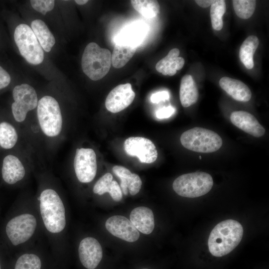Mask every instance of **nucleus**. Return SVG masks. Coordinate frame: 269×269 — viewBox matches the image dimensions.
<instances>
[{
	"instance_id": "7",
	"label": "nucleus",
	"mask_w": 269,
	"mask_h": 269,
	"mask_svg": "<svg viewBox=\"0 0 269 269\" xmlns=\"http://www.w3.org/2000/svg\"><path fill=\"white\" fill-rule=\"evenodd\" d=\"M14 39L21 55L27 62L33 65H38L43 62V49L28 25L22 23L16 26Z\"/></svg>"
},
{
	"instance_id": "4",
	"label": "nucleus",
	"mask_w": 269,
	"mask_h": 269,
	"mask_svg": "<svg viewBox=\"0 0 269 269\" xmlns=\"http://www.w3.org/2000/svg\"><path fill=\"white\" fill-rule=\"evenodd\" d=\"M37 116L44 134L49 137L59 134L62 129V116L59 105L54 98L45 96L38 101Z\"/></svg>"
},
{
	"instance_id": "39",
	"label": "nucleus",
	"mask_w": 269,
	"mask_h": 269,
	"mask_svg": "<svg viewBox=\"0 0 269 269\" xmlns=\"http://www.w3.org/2000/svg\"><path fill=\"white\" fill-rule=\"evenodd\" d=\"M88 1V0H75V2L77 4H79V5H83V4H86Z\"/></svg>"
},
{
	"instance_id": "14",
	"label": "nucleus",
	"mask_w": 269,
	"mask_h": 269,
	"mask_svg": "<svg viewBox=\"0 0 269 269\" xmlns=\"http://www.w3.org/2000/svg\"><path fill=\"white\" fill-rule=\"evenodd\" d=\"M78 253L81 263L87 269H95L103 257V251L100 244L92 237L84 238L81 241Z\"/></svg>"
},
{
	"instance_id": "29",
	"label": "nucleus",
	"mask_w": 269,
	"mask_h": 269,
	"mask_svg": "<svg viewBox=\"0 0 269 269\" xmlns=\"http://www.w3.org/2000/svg\"><path fill=\"white\" fill-rule=\"evenodd\" d=\"M41 262L35 254H25L16 261L14 269H41Z\"/></svg>"
},
{
	"instance_id": "16",
	"label": "nucleus",
	"mask_w": 269,
	"mask_h": 269,
	"mask_svg": "<svg viewBox=\"0 0 269 269\" xmlns=\"http://www.w3.org/2000/svg\"><path fill=\"white\" fill-rule=\"evenodd\" d=\"M2 177L8 184H13L25 176V170L19 159L11 154L6 156L2 162Z\"/></svg>"
},
{
	"instance_id": "21",
	"label": "nucleus",
	"mask_w": 269,
	"mask_h": 269,
	"mask_svg": "<svg viewBox=\"0 0 269 269\" xmlns=\"http://www.w3.org/2000/svg\"><path fill=\"white\" fill-rule=\"evenodd\" d=\"M198 97V90L192 77L188 74L184 75L181 79L179 90L182 106L188 107L194 104Z\"/></svg>"
},
{
	"instance_id": "17",
	"label": "nucleus",
	"mask_w": 269,
	"mask_h": 269,
	"mask_svg": "<svg viewBox=\"0 0 269 269\" xmlns=\"http://www.w3.org/2000/svg\"><path fill=\"white\" fill-rule=\"evenodd\" d=\"M130 221L134 227L141 233L148 235L154 228V215L148 207L140 206L134 209L130 214Z\"/></svg>"
},
{
	"instance_id": "38",
	"label": "nucleus",
	"mask_w": 269,
	"mask_h": 269,
	"mask_svg": "<svg viewBox=\"0 0 269 269\" xmlns=\"http://www.w3.org/2000/svg\"><path fill=\"white\" fill-rule=\"evenodd\" d=\"M214 0H195L196 3L200 7H207L210 6Z\"/></svg>"
},
{
	"instance_id": "34",
	"label": "nucleus",
	"mask_w": 269,
	"mask_h": 269,
	"mask_svg": "<svg viewBox=\"0 0 269 269\" xmlns=\"http://www.w3.org/2000/svg\"><path fill=\"white\" fill-rule=\"evenodd\" d=\"M109 194L115 201H120L122 198V190L119 184L115 180H112V187Z\"/></svg>"
},
{
	"instance_id": "6",
	"label": "nucleus",
	"mask_w": 269,
	"mask_h": 269,
	"mask_svg": "<svg viewBox=\"0 0 269 269\" xmlns=\"http://www.w3.org/2000/svg\"><path fill=\"white\" fill-rule=\"evenodd\" d=\"M213 185V178L209 174L195 172L182 174L176 178L173 182L172 187L179 196L196 198L207 194Z\"/></svg>"
},
{
	"instance_id": "41",
	"label": "nucleus",
	"mask_w": 269,
	"mask_h": 269,
	"mask_svg": "<svg viewBox=\"0 0 269 269\" xmlns=\"http://www.w3.org/2000/svg\"><path fill=\"white\" fill-rule=\"evenodd\" d=\"M200 159H201V156H200Z\"/></svg>"
},
{
	"instance_id": "28",
	"label": "nucleus",
	"mask_w": 269,
	"mask_h": 269,
	"mask_svg": "<svg viewBox=\"0 0 269 269\" xmlns=\"http://www.w3.org/2000/svg\"><path fill=\"white\" fill-rule=\"evenodd\" d=\"M232 2L235 12L241 18L245 19L249 18L255 11L256 0H234Z\"/></svg>"
},
{
	"instance_id": "42",
	"label": "nucleus",
	"mask_w": 269,
	"mask_h": 269,
	"mask_svg": "<svg viewBox=\"0 0 269 269\" xmlns=\"http://www.w3.org/2000/svg\"></svg>"
},
{
	"instance_id": "27",
	"label": "nucleus",
	"mask_w": 269,
	"mask_h": 269,
	"mask_svg": "<svg viewBox=\"0 0 269 269\" xmlns=\"http://www.w3.org/2000/svg\"><path fill=\"white\" fill-rule=\"evenodd\" d=\"M226 5L225 0H214L211 5L210 17L213 28L216 30H220L223 28V22L222 16L226 12Z\"/></svg>"
},
{
	"instance_id": "2",
	"label": "nucleus",
	"mask_w": 269,
	"mask_h": 269,
	"mask_svg": "<svg viewBox=\"0 0 269 269\" xmlns=\"http://www.w3.org/2000/svg\"><path fill=\"white\" fill-rule=\"evenodd\" d=\"M39 198L40 213L47 230L52 233L63 231L66 225L65 210L59 195L53 189H46Z\"/></svg>"
},
{
	"instance_id": "26",
	"label": "nucleus",
	"mask_w": 269,
	"mask_h": 269,
	"mask_svg": "<svg viewBox=\"0 0 269 269\" xmlns=\"http://www.w3.org/2000/svg\"><path fill=\"white\" fill-rule=\"evenodd\" d=\"M131 2L133 7L146 18H153L159 12L160 6L157 0H132Z\"/></svg>"
},
{
	"instance_id": "15",
	"label": "nucleus",
	"mask_w": 269,
	"mask_h": 269,
	"mask_svg": "<svg viewBox=\"0 0 269 269\" xmlns=\"http://www.w3.org/2000/svg\"><path fill=\"white\" fill-rule=\"evenodd\" d=\"M232 123L253 136L259 137L265 133V128L251 114L244 111L233 112L230 116Z\"/></svg>"
},
{
	"instance_id": "20",
	"label": "nucleus",
	"mask_w": 269,
	"mask_h": 269,
	"mask_svg": "<svg viewBox=\"0 0 269 269\" xmlns=\"http://www.w3.org/2000/svg\"><path fill=\"white\" fill-rule=\"evenodd\" d=\"M179 53L177 48L170 50L165 57L156 63V70L163 75L171 76L175 75L177 70L182 68L185 63L183 58L178 57Z\"/></svg>"
},
{
	"instance_id": "40",
	"label": "nucleus",
	"mask_w": 269,
	"mask_h": 269,
	"mask_svg": "<svg viewBox=\"0 0 269 269\" xmlns=\"http://www.w3.org/2000/svg\"><path fill=\"white\" fill-rule=\"evenodd\" d=\"M0 269H1L0 262Z\"/></svg>"
},
{
	"instance_id": "5",
	"label": "nucleus",
	"mask_w": 269,
	"mask_h": 269,
	"mask_svg": "<svg viewBox=\"0 0 269 269\" xmlns=\"http://www.w3.org/2000/svg\"><path fill=\"white\" fill-rule=\"evenodd\" d=\"M180 142L186 148L197 152L210 153L217 151L223 141L215 132L200 127H195L184 132Z\"/></svg>"
},
{
	"instance_id": "30",
	"label": "nucleus",
	"mask_w": 269,
	"mask_h": 269,
	"mask_svg": "<svg viewBox=\"0 0 269 269\" xmlns=\"http://www.w3.org/2000/svg\"><path fill=\"white\" fill-rule=\"evenodd\" d=\"M113 175L110 173H107L101 177L96 183L93 187V192L100 195L106 192L110 193L112 187Z\"/></svg>"
},
{
	"instance_id": "8",
	"label": "nucleus",
	"mask_w": 269,
	"mask_h": 269,
	"mask_svg": "<svg viewBox=\"0 0 269 269\" xmlns=\"http://www.w3.org/2000/svg\"><path fill=\"white\" fill-rule=\"evenodd\" d=\"M14 102L11 110L15 120L23 122L27 113L34 109L38 104V98L35 89L27 84L16 86L12 91Z\"/></svg>"
},
{
	"instance_id": "3",
	"label": "nucleus",
	"mask_w": 269,
	"mask_h": 269,
	"mask_svg": "<svg viewBox=\"0 0 269 269\" xmlns=\"http://www.w3.org/2000/svg\"><path fill=\"white\" fill-rule=\"evenodd\" d=\"M111 63L109 50L102 48L93 42L86 46L81 65L83 71L90 79L97 81L103 78L109 72Z\"/></svg>"
},
{
	"instance_id": "12",
	"label": "nucleus",
	"mask_w": 269,
	"mask_h": 269,
	"mask_svg": "<svg viewBox=\"0 0 269 269\" xmlns=\"http://www.w3.org/2000/svg\"><path fill=\"white\" fill-rule=\"evenodd\" d=\"M135 95L130 83L119 85L111 90L107 96L106 108L113 113L120 112L132 104Z\"/></svg>"
},
{
	"instance_id": "22",
	"label": "nucleus",
	"mask_w": 269,
	"mask_h": 269,
	"mask_svg": "<svg viewBox=\"0 0 269 269\" xmlns=\"http://www.w3.org/2000/svg\"><path fill=\"white\" fill-rule=\"evenodd\" d=\"M31 29L42 49L49 52L55 43V39L45 23L35 19L31 23Z\"/></svg>"
},
{
	"instance_id": "10",
	"label": "nucleus",
	"mask_w": 269,
	"mask_h": 269,
	"mask_svg": "<svg viewBox=\"0 0 269 269\" xmlns=\"http://www.w3.org/2000/svg\"><path fill=\"white\" fill-rule=\"evenodd\" d=\"M74 167L76 177L82 183L92 181L97 170L96 155L89 148H77L74 159Z\"/></svg>"
},
{
	"instance_id": "23",
	"label": "nucleus",
	"mask_w": 269,
	"mask_h": 269,
	"mask_svg": "<svg viewBox=\"0 0 269 269\" xmlns=\"http://www.w3.org/2000/svg\"><path fill=\"white\" fill-rule=\"evenodd\" d=\"M259 44L258 38L255 35H250L244 40L240 47V59L248 69H251L254 67L253 56Z\"/></svg>"
},
{
	"instance_id": "32",
	"label": "nucleus",
	"mask_w": 269,
	"mask_h": 269,
	"mask_svg": "<svg viewBox=\"0 0 269 269\" xmlns=\"http://www.w3.org/2000/svg\"><path fill=\"white\" fill-rule=\"evenodd\" d=\"M125 178L130 194L132 195H134L138 193L142 185V181L139 176L136 174L132 173L130 176Z\"/></svg>"
},
{
	"instance_id": "18",
	"label": "nucleus",
	"mask_w": 269,
	"mask_h": 269,
	"mask_svg": "<svg viewBox=\"0 0 269 269\" xmlns=\"http://www.w3.org/2000/svg\"><path fill=\"white\" fill-rule=\"evenodd\" d=\"M219 85L223 90L236 101L246 102L251 98L252 93L249 88L239 80L223 77L220 79Z\"/></svg>"
},
{
	"instance_id": "13",
	"label": "nucleus",
	"mask_w": 269,
	"mask_h": 269,
	"mask_svg": "<svg viewBox=\"0 0 269 269\" xmlns=\"http://www.w3.org/2000/svg\"><path fill=\"white\" fill-rule=\"evenodd\" d=\"M105 227L113 235L128 242H134L139 237L138 230L131 221L121 215H115L108 218Z\"/></svg>"
},
{
	"instance_id": "24",
	"label": "nucleus",
	"mask_w": 269,
	"mask_h": 269,
	"mask_svg": "<svg viewBox=\"0 0 269 269\" xmlns=\"http://www.w3.org/2000/svg\"><path fill=\"white\" fill-rule=\"evenodd\" d=\"M136 47L126 44L116 43L111 55V62L113 67L121 68L124 67L132 58Z\"/></svg>"
},
{
	"instance_id": "35",
	"label": "nucleus",
	"mask_w": 269,
	"mask_h": 269,
	"mask_svg": "<svg viewBox=\"0 0 269 269\" xmlns=\"http://www.w3.org/2000/svg\"><path fill=\"white\" fill-rule=\"evenodd\" d=\"M169 94L167 91H161L153 93L150 97V101L153 103H158L161 101L168 100Z\"/></svg>"
},
{
	"instance_id": "36",
	"label": "nucleus",
	"mask_w": 269,
	"mask_h": 269,
	"mask_svg": "<svg viewBox=\"0 0 269 269\" xmlns=\"http://www.w3.org/2000/svg\"><path fill=\"white\" fill-rule=\"evenodd\" d=\"M10 81L11 78L8 73L0 66V90L7 87Z\"/></svg>"
},
{
	"instance_id": "9",
	"label": "nucleus",
	"mask_w": 269,
	"mask_h": 269,
	"mask_svg": "<svg viewBox=\"0 0 269 269\" xmlns=\"http://www.w3.org/2000/svg\"><path fill=\"white\" fill-rule=\"evenodd\" d=\"M37 222L35 217L30 214H21L11 219L5 228L6 235L14 246L28 240L34 234Z\"/></svg>"
},
{
	"instance_id": "33",
	"label": "nucleus",
	"mask_w": 269,
	"mask_h": 269,
	"mask_svg": "<svg viewBox=\"0 0 269 269\" xmlns=\"http://www.w3.org/2000/svg\"><path fill=\"white\" fill-rule=\"evenodd\" d=\"M175 111L176 110L173 107L169 106L158 109L156 112L155 115L159 119H167L173 115Z\"/></svg>"
},
{
	"instance_id": "37",
	"label": "nucleus",
	"mask_w": 269,
	"mask_h": 269,
	"mask_svg": "<svg viewBox=\"0 0 269 269\" xmlns=\"http://www.w3.org/2000/svg\"><path fill=\"white\" fill-rule=\"evenodd\" d=\"M112 170L113 172L120 178H127L132 173L128 169L121 166H114Z\"/></svg>"
},
{
	"instance_id": "19",
	"label": "nucleus",
	"mask_w": 269,
	"mask_h": 269,
	"mask_svg": "<svg viewBox=\"0 0 269 269\" xmlns=\"http://www.w3.org/2000/svg\"><path fill=\"white\" fill-rule=\"evenodd\" d=\"M147 33L146 25L142 22L134 23L126 27L118 35L116 43L136 47L143 40Z\"/></svg>"
},
{
	"instance_id": "11",
	"label": "nucleus",
	"mask_w": 269,
	"mask_h": 269,
	"mask_svg": "<svg viewBox=\"0 0 269 269\" xmlns=\"http://www.w3.org/2000/svg\"><path fill=\"white\" fill-rule=\"evenodd\" d=\"M126 152L131 156H136L142 163H151L157 158V151L150 139L140 136L130 137L124 144Z\"/></svg>"
},
{
	"instance_id": "31",
	"label": "nucleus",
	"mask_w": 269,
	"mask_h": 269,
	"mask_svg": "<svg viewBox=\"0 0 269 269\" xmlns=\"http://www.w3.org/2000/svg\"><path fill=\"white\" fill-rule=\"evenodd\" d=\"M32 7L37 11L45 14L54 7L55 1L53 0H31Z\"/></svg>"
},
{
	"instance_id": "25",
	"label": "nucleus",
	"mask_w": 269,
	"mask_h": 269,
	"mask_svg": "<svg viewBox=\"0 0 269 269\" xmlns=\"http://www.w3.org/2000/svg\"><path fill=\"white\" fill-rule=\"evenodd\" d=\"M18 135L14 127L3 122L0 123V145L4 149H10L16 143Z\"/></svg>"
},
{
	"instance_id": "1",
	"label": "nucleus",
	"mask_w": 269,
	"mask_h": 269,
	"mask_svg": "<svg viewBox=\"0 0 269 269\" xmlns=\"http://www.w3.org/2000/svg\"><path fill=\"white\" fill-rule=\"evenodd\" d=\"M243 228L238 221L228 219L217 224L211 231L208 246L214 256L221 257L232 252L240 243Z\"/></svg>"
}]
</instances>
